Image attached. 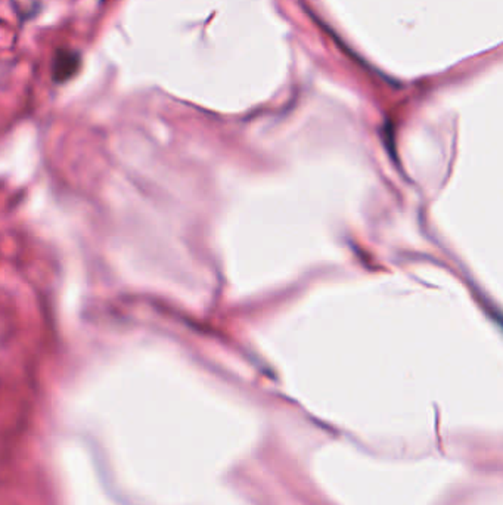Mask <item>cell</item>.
I'll return each mask as SVG.
<instances>
[{
	"label": "cell",
	"instance_id": "obj_1",
	"mask_svg": "<svg viewBox=\"0 0 503 505\" xmlns=\"http://www.w3.org/2000/svg\"><path fill=\"white\" fill-rule=\"evenodd\" d=\"M83 64L82 54L70 47H59L52 59V80L64 85L80 71Z\"/></svg>",
	"mask_w": 503,
	"mask_h": 505
}]
</instances>
